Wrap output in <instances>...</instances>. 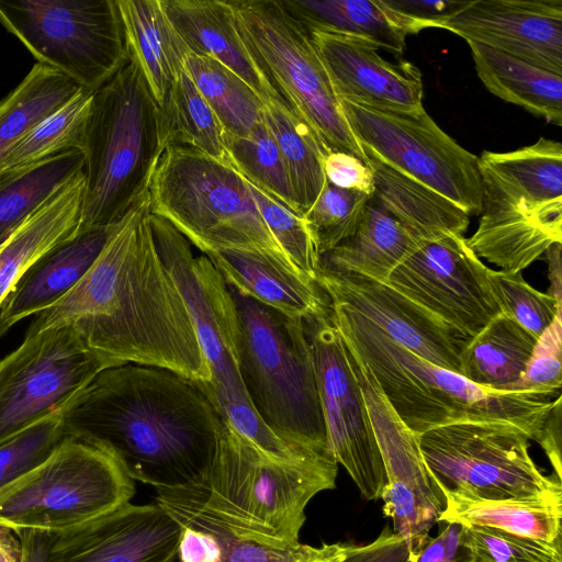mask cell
Here are the masks:
<instances>
[{
	"label": "cell",
	"instance_id": "35",
	"mask_svg": "<svg viewBox=\"0 0 562 562\" xmlns=\"http://www.w3.org/2000/svg\"><path fill=\"white\" fill-rule=\"evenodd\" d=\"M562 498L463 501L445 498L438 522L496 528L544 542H560Z\"/></svg>",
	"mask_w": 562,
	"mask_h": 562
},
{
	"label": "cell",
	"instance_id": "19",
	"mask_svg": "<svg viewBox=\"0 0 562 562\" xmlns=\"http://www.w3.org/2000/svg\"><path fill=\"white\" fill-rule=\"evenodd\" d=\"M182 530L157 503L128 502L56 533L47 562H176Z\"/></svg>",
	"mask_w": 562,
	"mask_h": 562
},
{
	"label": "cell",
	"instance_id": "11",
	"mask_svg": "<svg viewBox=\"0 0 562 562\" xmlns=\"http://www.w3.org/2000/svg\"><path fill=\"white\" fill-rule=\"evenodd\" d=\"M428 473L445 498H562V480L546 475L520 430L494 424H452L418 436Z\"/></svg>",
	"mask_w": 562,
	"mask_h": 562
},
{
	"label": "cell",
	"instance_id": "13",
	"mask_svg": "<svg viewBox=\"0 0 562 562\" xmlns=\"http://www.w3.org/2000/svg\"><path fill=\"white\" fill-rule=\"evenodd\" d=\"M345 119L364 151L428 187L468 215H479L483 186L477 156L443 132L422 109L379 110L340 101Z\"/></svg>",
	"mask_w": 562,
	"mask_h": 562
},
{
	"label": "cell",
	"instance_id": "12",
	"mask_svg": "<svg viewBox=\"0 0 562 562\" xmlns=\"http://www.w3.org/2000/svg\"><path fill=\"white\" fill-rule=\"evenodd\" d=\"M0 23L38 64L93 92L130 61L116 0H0Z\"/></svg>",
	"mask_w": 562,
	"mask_h": 562
},
{
	"label": "cell",
	"instance_id": "18",
	"mask_svg": "<svg viewBox=\"0 0 562 562\" xmlns=\"http://www.w3.org/2000/svg\"><path fill=\"white\" fill-rule=\"evenodd\" d=\"M324 295L373 322L392 340L427 362L460 374V352L469 340L389 283L317 267Z\"/></svg>",
	"mask_w": 562,
	"mask_h": 562
},
{
	"label": "cell",
	"instance_id": "22",
	"mask_svg": "<svg viewBox=\"0 0 562 562\" xmlns=\"http://www.w3.org/2000/svg\"><path fill=\"white\" fill-rule=\"evenodd\" d=\"M483 205L503 206L562 223V144L540 137L507 153L485 150L477 157Z\"/></svg>",
	"mask_w": 562,
	"mask_h": 562
},
{
	"label": "cell",
	"instance_id": "33",
	"mask_svg": "<svg viewBox=\"0 0 562 562\" xmlns=\"http://www.w3.org/2000/svg\"><path fill=\"white\" fill-rule=\"evenodd\" d=\"M537 338L501 313L470 338L460 352V374L492 390H512L522 375Z\"/></svg>",
	"mask_w": 562,
	"mask_h": 562
},
{
	"label": "cell",
	"instance_id": "14",
	"mask_svg": "<svg viewBox=\"0 0 562 562\" xmlns=\"http://www.w3.org/2000/svg\"><path fill=\"white\" fill-rule=\"evenodd\" d=\"M105 368L68 326L27 330L0 360V442L61 412Z\"/></svg>",
	"mask_w": 562,
	"mask_h": 562
},
{
	"label": "cell",
	"instance_id": "9",
	"mask_svg": "<svg viewBox=\"0 0 562 562\" xmlns=\"http://www.w3.org/2000/svg\"><path fill=\"white\" fill-rule=\"evenodd\" d=\"M238 31L292 112L328 151L367 156L353 136L307 29L282 0H229Z\"/></svg>",
	"mask_w": 562,
	"mask_h": 562
},
{
	"label": "cell",
	"instance_id": "30",
	"mask_svg": "<svg viewBox=\"0 0 562 562\" xmlns=\"http://www.w3.org/2000/svg\"><path fill=\"white\" fill-rule=\"evenodd\" d=\"M307 30H326L367 40L401 56L406 36L422 31L412 18L384 0H282Z\"/></svg>",
	"mask_w": 562,
	"mask_h": 562
},
{
	"label": "cell",
	"instance_id": "56",
	"mask_svg": "<svg viewBox=\"0 0 562 562\" xmlns=\"http://www.w3.org/2000/svg\"><path fill=\"white\" fill-rule=\"evenodd\" d=\"M544 254L549 259V278L551 281L549 294L561 302V243L553 244Z\"/></svg>",
	"mask_w": 562,
	"mask_h": 562
},
{
	"label": "cell",
	"instance_id": "53",
	"mask_svg": "<svg viewBox=\"0 0 562 562\" xmlns=\"http://www.w3.org/2000/svg\"><path fill=\"white\" fill-rule=\"evenodd\" d=\"M562 397L555 400L554 406L547 416L537 442L544 450L554 474L562 480L561 435H562Z\"/></svg>",
	"mask_w": 562,
	"mask_h": 562
},
{
	"label": "cell",
	"instance_id": "57",
	"mask_svg": "<svg viewBox=\"0 0 562 562\" xmlns=\"http://www.w3.org/2000/svg\"><path fill=\"white\" fill-rule=\"evenodd\" d=\"M9 328L0 321V337L8 330Z\"/></svg>",
	"mask_w": 562,
	"mask_h": 562
},
{
	"label": "cell",
	"instance_id": "41",
	"mask_svg": "<svg viewBox=\"0 0 562 562\" xmlns=\"http://www.w3.org/2000/svg\"><path fill=\"white\" fill-rule=\"evenodd\" d=\"M227 164L246 180L299 214L277 142L265 121L247 136L224 133Z\"/></svg>",
	"mask_w": 562,
	"mask_h": 562
},
{
	"label": "cell",
	"instance_id": "37",
	"mask_svg": "<svg viewBox=\"0 0 562 562\" xmlns=\"http://www.w3.org/2000/svg\"><path fill=\"white\" fill-rule=\"evenodd\" d=\"M186 70L225 134L247 136L263 121L265 102L239 76L206 56L189 54Z\"/></svg>",
	"mask_w": 562,
	"mask_h": 562
},
{
	"label": "cell",
	"instance_id": "1",
	"mask_svg": "<svg viewBox=\"0 0 562 562\" xmlns=\"http://www.w3.org/2000/svg\"><path fill=\"white\" fill-rule=\"evenodd\" d=\"M59 326L70 327L109 367H161L200 386L210 380L186 303L153 239L148 194L82 279L29 330Z\"/></svg>",
	"mask_w": 562,
	"mask_h": 562
},
{
	"label": "cell",
	"instance_id": "31",
	"mask_svg": "<svg viewBox=\"0 0 562 562\" xmlns=\"http://www.w3.org/2000/svg\"><path fill=\"white\" fill-rule=\"evenodd\" d=\"M465 240L479 258L503 271L520 273L553 244L561 243L562 224L508 207H482L477 228Z\"/></svg>",
	"mask_w": 562,
	"mask_h": 562
},
{
	"label": "cell",
	"instance_id": "24",
	"mask_svg": "<svg viewBox=\"0 0 562 562\" xmlns=\"http://www.w3.org/2000/svg\"><path fill=\"white\" fill-rule=\"evenodd\" d=\"M191 54L221 63L268 102L282 99L243 40L229 0H161Z\"/></svg>",
	"mask_w": 562,
	"mask_h": 562
},
{
	"label": "cell",
	"instance_id": "44",
	"mask_svg": "<svg viewBox=\"0 0 562 562\" xmlns=\"http://www.w3.org/2000/svg\"><path fill=\"white\" fill-rule=\"evenodd\" d=\"M60 414L43 418L0 442V490L40 467L68 437Z\"/></svg>",
	"mask_w": 562,
	"mask_h": 562
},
{
	"label": "cell",
	"instance_id": "36",
	"mask_svg": "<svg viewBox=\"0 0 562 562\" xmlns=\"http://www.w3.org/2000/svg\"><path fill=\"white\" fill-rule=\"evenodd\" d=\"M80 87L65 75L36 63L0 101V170L10 151Z\"/></svg>",
	"mask_w": 562,
	"mask_h": 562
},
{
	"label": "cell",
	"instance_id": "54",
	"mask_svg": "<svg viewBox=\"0 0 562 562\" xmlns=\"http://www.w3.org/2000/svg\"><path fill=\"white\" fill-rule=\"evenodd\" d=\"M22 544L21 562H47L56 533L24 529L16 532Z\"/></svg>",
	"mask_w": 562,
	"mask_h": 562
},
{
	"label": "cell",
	"instance_id": "5",
	"mask_svg": "<svg viewBox=\"0 0 562 562\" xmlns=\"http://www.w3.org/2000/svg\"><path fill=\"white\" fill-rule=\"evenodd\" d=\"M227 288L237 318L238 371L252 409L285 443L333 454L302 319Z\"/></svg>",
	"mask_w": 562,
	"mask_h": 562
},
{
	"label": "cell",
	"instance_id": "43",
	"mask_svg": "<svg viewBox=\"0 0 562 562\" xmlns=\"http://www.w3.org/2000/svg\"><path fill=\"white\" fill-rule=\"evenodd\" d=\"M468 562H562V541L544 542L496 528L461 525Z\"/></svg>",
	"mask_w": 562,
	"mask_h": 562
},
{
	"label": "cell",
	"instance_id": "50",
	"mask_svg": "<svg viewBox=\"0 0 562 562\" xmlns=\"http://www.w3.org/2000/svg\"><path fill=\"white\" fill-rule=\"evenodd\" d=\"M468 561V552L461 544V525L447 522V526L436 537H429L413 562Z\"/></svg>",
	"mask_w": 562,
	"mask_h": 562
},
{
	"label": "cell",
	"instance_id": "2",
	"mask_svg": "<svg viewBox=\"0 0 562 562\" xmlns=\"http://www.w3.org/2000/svg\"><path fill=\"white\" fill-rule=\"evenodd\" d=\"M60 418L68 437L110 453L156 490L200 483L225 423L196 382L138 363L101 370Z\"/></svg>",
	"mask_w": 562,
	"mask_h": 562
},
{
	"label": "cell",
	"instance_id": "32",
	"mask_svg": "<svg viewBox=\"0 0 562 562\" xmlns=\"http://www.w3.org/2000/svg\"><path fill=\"white\" fill-rule=\"evenodd\" d=\"M468 44L476 74L490 92L562 125V76L485 45Z\"/></svg>",
	"mask_w": 562,
	"mask_h": 562
},
{
	"label": "cell",
	"instance_id": "34",
	"mask_svg": "<svg viewBox=\"0 0 562 562\" xmlns=\"http://www.w3.org/2000/svg\"><path fill=\"white\" fill-rule=\"evenodd\" d=\"M263 121L277 142L296 211L303 217L326 183L324 157L330 151L283 99L265 102Z\"/></svg>",
	"mask_w": 562,
	"mask_h": 562
},
{
	"label": "cell",
	"instance_id": "45",
	"mask_svg": "<svg viewBox=\"0 0 562 562\" xmlns=\"http://www.w3.org/2000/svg\"><path fill=\"white\" fill-rule=\"evenodd\" d=\"M246 181L262 221L282 252L304 278L315 282L318 255L303 217Z\"/></svg>",
	"mask_w": 562,
	"mask_h": 562
},
{
	"label": "cell",
	"instance_id": "51",
	"mask_svg": "<svg viewBox=\"0 0 562 562\" xmlns=\"http://www.w3.org/2000/svg\"><path fill=\"white\" fill-rule=\"evenodd\" d=\"M393 10L403 13L416 21L422 30L435 27L437 23L454 14L468 1H423V0H384Z\"/></svg>",
	"mask_w": 562,
	"mask_h": 562
},
{
	"label": "cell",
	"instance_id": "40",
	"mask_svg": "<svg viewBox=\"0 0 562 562\" xmlns=\"http://www.w3.org/2000/svg\"><path fill=\"white\" fill-rule=\"evenodd\" d=\"M160 119L166 148L187 146L227 164L224 131L187 70L181 74Z\"/></svg>",
	"mask_w": 562,
	"mask_h": 562
},
{
	"label": "cell",
	"instance_id": "16",
	"mask_svg": "<svg viewBox=\"0 0 562 562\" xmlns=\"http://www.w3.org/2000/svg\"><path fill=\"white\" fill-rule=\"evenodd\" d=\"M346 351L383 462V513L392 519L394 532L405 543L407 562H413L438 522L445 501L425 465L418 436L400 419L364 363L347 348Z\"/></svg>",
	"mask_w": 562,
	"mask_h": 562
},
{
	"label": "cell",
	"instance_id": "15",
	"mask_svg": "<svg viewBox=\"0 0 562 562\" xmlns=\"http://www.w3.org/2000/svg\"><path fill=\"white\" fill-rule=\"evenodd\" d=\"M302 322L313 356L331 453L361 494L375 501L385 484L383 462L346 347L329 318L328 303Z\"/></svg>",
	"mask_w": 562,
	"mask_h": 562
},
{
	"label": "cell",
	"instance_id": "38",
	"mask_svg": "<svg viewBox=\"0 0 562 562\" xmlns=\"http://www.w3.org/2000/svg\"><path fill=\"white\" fill-rule=\"evenodd\" d=\"M83 165V151L68 150L0 178V245Z\"/></svg>",
	"mask_w": 562,
	"mask_h": 562
},
{
	"label": "cell",
	"instance_id": "4",
	"mask_svg": "<svg viewBox=\"0 0 562 562\" xmlns=\"http://www.w3.org/2000/svg\"><path fill=\"white\" fill-rule=\"evenodd\" d=\"M327 302L329 318L346 348L370 370L415 435L452 424H494L514 427L537 441L561 393L482 387L419 358L349 306Z\"/></svg>",
	"mask_w": 562,
	"mask_h": 562
},
{
	"label": "cell",
	"instance_id": "21",
	"mask_svg": "<svg viewBox=\"0 0 562 562\" xmlns=\"http://www.w3.org/2000/svg\"><path fill=\"white\" fill-rule=\"evenodd\" d=\"M339 101L379 110L414 112L423 106L420 70L391 63L363 38L326 30H307Z\"/></svg>",
	"mask_w": 562,
	"mask_h": 562
},
{
	"label": "cell",
	"instance_id": "28",
	"mask_svg": "<svg viewBox=\"0 0 562 562\" xmlns=\"http://www.w3.org/2000/svg\"><path fill=\"white\" fill-rule=\"evenodd\" d=\"M419 243L393 214L369 196L353 233L321 255L317 267L387 283L395 268Z\"/></svg>",
	"mask_w": 562,
	"mask_h": 562
},
{
	"label": "cell",
	"instance_id": "8",
	"mask_svg": "<svg viewBox=\"0 0 562 562\" xmlns=\"http://www.w3.org/2000/svg\"><path fill=\"white\" fill-rule=\"evenodd\" d=\"M148 198L149 212L203 254L252 251L303 277L268 231L247 181L228 164L191 147L169 146L156 165Z\"/></svg>",
	"mask_w": 562,
	"mask_h": 562
},
{
	"label": "cell",
	"instance_id": "6",
	"mask_svg": "<svg viewBox=\"0 0 562 562\" xmlns=\"http://www.w3.org/2000/svg\"><path fill=\"white\" fill-rule=\"evenodd\" d=\"M166 149L160 111L130 60L94 92L83 146L85 194L79 229L121 222L148 194Z\"/></svg>",
	"mask_w": 562,
	"mask_h": 562
},
{
	"label": "cell",
	"instance_id": "55",
	"mask_svg": "<svg viewBox=\"0 0 562 562\" xmlns=\"http://www.w3.org/2000/svg\"><path fill=\"white\" fill-rule=\"evenodd\" d=\"M22 544L18 535L0 525V562H21Z\"/></svg>",
	"mask_w": 562,
	"mask_h": 562
},
{
	"label": "cell",
	"instance_id": "3",
	"mask_svg": "<svg viewBox=\"0 0 562 562\" xmlns=\"http://www.w3.org/2000/svg\"><path fill=\"white\" fill-rule=\"evenodd\" d=\"M334 456L274 459L226 422L200 483L158 488L157 504L182 527L215 529L238 539L286 549L297 546L305 508L336 486Z\"/></svg>",
	"mask_w": 562,
	"mask_h": 562
},
{
	"label": "cell",
	"instance_id": "17",
	"mask_svg": "<svg viewBox=\"0 0 562 562\" xmlns=\"http://www.w3.org/2000/svg\"><path fill=\"white\" fill-rule=\"evenodd\" d=\"M487 268L463 235L420 241L387 283L470 339L502 313Z\"/></svg>",
	"mask_w": 562,
	"mask_h": 562
},
{
	"label": "cell",
	"instance_id": "52",
	"mask_svg": "<svg viewBox=\"0 0 562 562\" xmlns=\"http://www.w3.org/2000/svg\"><path fill=\"white\" fill-rule=\"evenodd\" d=\"M178 555L180 562H218L221 550L212 535L183 527Z\"/></svg>",
	"mask_w": 562,
	"mask_h": 562
},
{
	"label": "cell",
	"instance_id": "46",
	"mask_svg": "<svg viewBox=\"0 0 562 562\" xmlns=\"http://www.w3.org/2000/svg\"><path fill=\"white\" fill-rule=\"evenodd\" d=\"M488 280L502 313L516 321L537 339L561 314V302L527 283L521 273L488 271Z\"/></svg>",
	"mask_w": 562,
	"mask_h": 562
},
{
	"label": "cell",
	"instance_id": "39",
	"mask_svg": "<svg viewBox=\"0 0 562 562\" xmlns=\"http://www.w3.org/2000/svg\"><path fill=\"white\" fill-rule=\"evenodd\" d=\"M94 92L85 88L36 125L7 156L0 178L68 150H83Z\"/></svg>",
	"mask_w": 562,
	"mask_h": 562
},
{
	"label": "cell",
	"instance_id": "27",
	"mask_svg": "<svg viewBox=\"0 0 562 562\" xmlns=\"http://www.w3.org/2000/svg\"><path fill=\"white\" fill-rule=\"evenodd\" d=\"M83 194L81 170L0 245V306L15 282L42 255L77 233Z\"/></svg>",
	"mask_w": 562,
	"mask_h": 562
},
{
	"label": "cell",
	"instance_id": "25",
	"mask_svg": "<svg viewBox=\"0 0 562 562\" xmlns=\"http://www.w3.org/2000/svg\"><path fill=\"white\" fill-rule=\"evenodd\" d=\"M130 60L140 70L160 113L186 70L189 48L161 0H116Z\"/></svg>",
	"mask_w": 562,
	"mask_h": 562
},
{
	"label": "cell",
	"instance_id": "49",
	"mask_svg": "<svg viewBox=\"0 0 562 562\" xmlns=\"http://www.w3.org/2000/svg\"><path fill=\"white\" fill-rule=\"evenodd\" d=\"M324 173L326 181L338 188L358 190L368 195L373 191L371 169L352 155L328 153L324 157Z\"/></svg>",
	"mask_w": 562,
	"mask_h": 562
},
{
	"label": "cell",
	"instance_id": "23",
	"mask_svg": "<svg viewBox=\"0 0 562 562\" xmlns=\"http://www.w3.org/2000/svg\"><path fill=\"white\" fill-rule=\"evenodd\" d=\"M123 220L109 226L78 229L42 255L4 297L0 321L10 328L63 299L89 271Z\"/></svg>",
	"mask_w": 562,
	"mask_h": 562
},
{
	"label": "cell",
	"instance_id": "10",
	"mask_svg": "<svg viewBox=\"0 0 562 562\" xmlns=\"http://www.w3.org/2000/svg\"><path fill=\"white\" fill-rule=\"evenodd\" d=\"M134 480L110 453L67 437L32 472L0 490V525L59 533L130 502Z\"/></svg>",
	"mask_w": 562,
	"mask_h": 562
},
{
	"label": "cell",
	"instance_id": "7",
	"mask_svg": "<svg viewBox=\"0 0 562 562\" xmlns=\"http://www.w3.org/2000/svg\"><path fill=\"white\" fill-rule=\"evenodd\" d=\"M153 239L190 314L209 369L200 386L224 420L268 456L296 461L321 456L294 448L257 416L245 392L237 361V318L228 288L205 256H194L190 241L166 218L149 212Z\"/></svg>",
	"mask_w": 562,
	"mask_h": 562
},
{
	"label": "cell",
	"instance_id": "48",
	"mask_svg": "<svg viewBox=\"0 0 562 562\" xmlns=\"http://www.w3.org/2000/svg\"><path fill=\"white\" fill-rule=\"evenodd\" d=\"M212 535L221 550L218 562H293L294 548L279 549L238 539L215 529L201 530Z\"/></svg>",
	"mask_w": 562,
	"mask_h": 562
},
{
	"label": "cell",
	"instance_id": "26",
	"mask_svg": "<svg viewBox=\"0 0 562 562\" xmlns=\"http://www.w3.org/2000/svg\"><path fill=\"white\" fill-rule=\"evenodd\" d=\"M204 255L228 285L289 318L303 319L326 305V296L315 282L261 254L224 249Z\"/></svg>",
	"mask_w": 562,
	"mask_h": 562
},
{
	"label": "cell",
	"instance_id": "20",
	"mask_svg": "<svg viewBox=\"0 0 562 562\" xmlns=\"http://www.w3.org/2000/svg\"><path fill=\"white\" fill-rule=\"evenodd\" d=\"M435 27L562 76V0H471Z\"/></svg>",
	"mask_w": 562,
	"mask_h": 562
},
{
	"label": "cell",
	"instance_id": "29",
	"mask_svg": "<svg viewBox=\"0 0 562 562\" xmlns=\"http://www.w3.org/2000/svg\"><path fill=\"white\" fill-rule=\"evenodd\" d=\"M364 154L373 177L370 198L393 214L417 240L463 235L470 221L459 206L385 165L371 153Z\"/></svg>",
	"mask_w": 562,
	"mask_h": 562
},
{
	"label": "cell",
	"instance_id": "42",
	"mask_svg": "<svg viewBox=\"0 0 562 562\" xmlns=\"http://www.w3.org/2000/svg\"><path fill=\"white\" fill-rule=\"evenodd\" d=\"M369 196L326 181L314 204L303 215L318 257L353 233Z\"/></svg>",
	"mask_w": 562,
	"mask_h": 562
},
{
	"label": "cell",
	"instance_id": "47",
	"mask_svg": "<svg viewBox=\"0 0 562 562\" xmlns=\"http://www.w3.org/2000/svg\"><path fill=\"white\" fill-rule=\"evenodd\" d=\"M561 314H558L552 324L537 339L526 369L512 390L561 393Z\"/></svg>",
	"mask_w": 562,
	"mask_h": 562
}]
</instances>
